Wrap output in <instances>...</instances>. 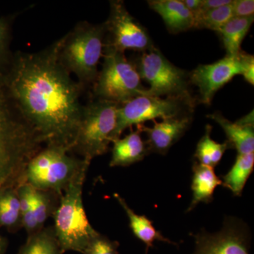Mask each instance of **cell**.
<instances>
[{
  "label": "cell",
  "mask_w": 254,
  "mask_h": 254,
  "mask_svg": "<svg viewBox=\"0 0 254 254\" xmlns=\"http://www.w3.org/2000/svg\"><path fill=\"white\" fill-rule=\"evenodd\" d=\"M58 40L36 53H14L0 75L6 93L47 145L71 152L77 133L85 91L58 57Z\"/></svg>",
  "instance_id": "obj_1"
},
{
  "label": "cell",
  "mask_w": 254,
  "mask_h": 254,
  "mask_svg": "<svg viewBox=\"0 0 254 254\" xmlns=\"http://www.w3.org/2000/svg\"><path fill=\"white\" fill-rule=\"evenodd\" d=\"M43 143L9 98L0 77V190L25 181L26 165Z\"/></svg>",
  "instance_id": "obj_2"
},
{
  "label": "cell",
  "mask_w": 254,
  "mask_h": 254,
  "mask_svg": "<svg viewBox=\"0 0 254 254\" xmlns=\"http://www.w3.org/2000/svg\"><path fill=\"white\" fill-rule=\"evenodd\" d=\"M105 36L104 22L93 24L82 21L58 40L60 64L70 74L76 76L78 83L84 90L93 86L98 77Z\"/></svg>",
  "instance_id": "obj_3"
},
{
  "label": "cell",
  "mask_w": 254,
  "mask_h": 254,
  "mask_svg": "<svg viewBox=\"0 0 254 254\" xmlns=\"http://www.w3.org/2000/svg\"><path fill=\"white\" fill-rule=\"evenodd\" d=\"M90 164H85L73 177L54 212L53 228L62 254L68 251L83 253L88 243L100 234L88 221L83 203V184Z\"/></svg>",
  "instance_id": "obj_4"
},
{
  "label": "cell",
  "mask_w": 254,
  "mask_h": 254,
  "mask_svg": "<svg viewBox=\"0 0 254 254\" xmlns=\"http://www.w3.org/2000/svg\"><path fill=\"white\" fill-rule=\"evenodd\" d=\"M119 106L113 102L94 98L83 105L71 152L90 163L96 157L105 154L112 143Z\"/></svg>",
  "instance_id": "obj_5"
},
{
  "label": "cell",
  "mask_w": 254,
  "mask_h": 254,
  "mask_svg": "<svg viewBox=\"0 0 254 254\" xmlns=\"http://www.w3.org/2000/svg\"><path fill=\"white\" fill-rule=\"evenodd\" d=\"M103 63L93 86V98L122 105L139 95L146 88L131 60L125 53L104 47Z\"/></svg>",
  "instance_id": "obj_6"
},
{
  "label": "cell",
  "mask_w": 254,
  "mask_h": 254,
  "mask_svg": "<svg viewBox=\"0 0 254 254\" xmlns=\"http://www.w3.org/2000/svg\"><path fill=\"white\" fill-rule=\"evenodd\" d=\"M86 163L90 162L69 155L64 147L47 145L28 162L25 169V182L36 190L53 192L61 196Z\"/></svg>",
  "instance_id": "obj_7"
},
{
  "label": "cell",
  "mask_w": 254,
  "mask_h": 254,
  "mask_svg": "<svg viewBox=\"0 0 254 254\" xmlns=\"http://www.w3.org/2000/svg\"><path fill=\"white\" fill-rule=\"evenodd\" d=\"M141 80L149 85L145 95L155 97L192 96L190 72L174 65L154 46L140 53L133 60Z\"/></svg>",
  "instance_id": "obj_8"
},
{
  "label": "cell",
  "mask_w": 254,
  "mask_h": 254,
  "mask_svg": "<svg viewBox=\"0 0 254 254\" xmlns=\"http://www.w3.org/2000/svg\"><path fill=\"white\" fill-rule=\"evenodd\" d=\"M197 99L189 97H155L139 95L119 106L117 123L112 143L120 138L124 131L133 125H143L157 118L166 119L194 112Z\"/></svg>",
  "instance_id": "obj_9"
},
{
  "label": "cell",
  "mask_w": 254,
  "mask_h": 254,
  "mask_svg": "<svg viewBox=\"0 0 254 254\" xmlns=\"http://www.w3.org/2000/svg\"><path fill=\"white\" fill-rule=\"evenodd\" d=\"M237 75H242L245 81L254 85V55L241 51L235 56H225L209 64H200L190 73L191 84L198 88L200 103L210 105L214 95Z\"/></svg>",
  "instance_id": "obj_10"
},
{
  "label": "cell",
  "mask_w": 254,
  "mask_h": 254,
  "mask_svg": "<svg viewBox=\"0 0 254 254\" xmlns=\"http://www.w3.org/2000/svg\"><path fill=\"white\" fill-rule=\"evenodd\" d=\"M104 47L125 53H143L155 46L144 26L133 17L121 0L110 1V14L105 21Z\"/></svg>",
  "instance_id": "obj_11"
},
{
  "label": "cell",
  "mask_w": 254,
  "mask_h": 254,
  "mask_svg": "<svg viewBox=\"0 0 254 254\" xmlns=\"http://www.w3.org/2000/svg\"><path fill=\"white\" fill-rule=\"evenodd\" d=\"M192 236L195 246L191 254H250L252 234L240 218L227 217L219 231L201 230Z\"/></svg>",
  "instance_id": "obj_12"
},
{
  "label": "cell",
  "mask_w": 254,
  "mask_h": 254,
  "mask_svg": "<svg viewBox=\"0 0 254 254\" xmlns=\"http://www.w3.org/2000/svg\"><path fill=\"white\" fill-rule=\"evenodd\" d=\"M193 113L194 112H190L163 119L160 123L153 120L152 127L138 125L137 127L141 131L146 133L145 142L150 153L166 155L171 147L188 131L193 122Z\"/></svg>",
  "instance_id": "obj_13"
},
{
  "label": "cell",
  "mask_w": 254,
  "mask_h": 254,
  "mask_svg": "<svg viewBox=\"0 0 254 254\" xmlns=\"http://www.w3.org/2000/svg\"><path fill=\"white\" fill-rule=\"evenodd\" d=\"M207 118L218 123L225 131L227 141L235 148L237 154L254 153V111L236 123L225 118L220 112L207 115Z\"/></svg>",
  "instance_id": "obj_14"
},
{
  "label": "cell",
  "mask_w": 254,
  "mask_h": 254,
  "mask_svg": "<svg viewBox=\"0 0 254 254\" xmlns=\"http://www.w3.org/2000/svg\"><path fill=\"white\" fill-rule=\"evenodd\" d=\"M148 4L161 16L170 33L177 34L193 28L194 18L182 0H150Z\"/></svg>",
  "instance_id": "obj_15"
},
{
  "label": "cell",
  "mask_w": 254,
  "mask_h": 254,
  "mask_svg": "<svg viewBox=\"0 0 254 254\" xmlns=\"http://www.w3.org/2000/svg\"><path fill=\"white\" fill-rule=\"evenodd\" d=\"M142 132L137 127L136 131H131L124 138L113 141L112 158L110 166L127 167L138 163L150 154L146 142L141 136Z\"/></svg>",
  "instance_id": "obj_16"
},
{
  "label": "cell",
  "mask_w": 254,
  "mask_h": 254,
  "mask_svg": "<svg viewBox=\"0 0 254 254\" xmlns=\"http://www.w3.org/2000/svg\"><path fill=\"white\" fill-rule=\"evenodd\" d=\"M191 190L193 193L190 204L187 213L192 211L200 203L213 201L215 189L222 185V180L217 176L214 168L193 162Z\"/></svg>",
  "instance_id": "obj_17"
},
{
  "label": "cell",
  "mask_w": 254,
  "mask_h": 254,
  "mask_svg": "<svg viewBox=\"0 0 254 254\" xmlns=\"http://www.w3.org/2000/svg\"><path fill=\"white\" fill-rule=\"evenodd\" d=\"M114 197L118 200V203L121 205L129 220V227L131 228L134 236L138 240L141 241L146 247V252L149 249L153 247V244L156 241L165 242L177 246V243L169 240L162 235L161 232L158 231L153 226V222L144 215H138L133 211L126 200L124 199L121 195L118 193H114Z\"/></svg>",
  "instance_id": "obj_18"
},
{
  "label": "cell",
  "mask_w": 254,
  "mask_h": 254,
  "mask_svg": "<svg viewBox=\"0 0 254 254\" xmlns=\"http://www.w3.org/2000/svg\"><path fill=\"white\" fill-rule=\"evenodd\" d=\"M254 16L250 17H232L218 31L222 38L226 56H235L242 51V42L250 31Z\"/></svg>",
  "instance_id": "obj_19"
},
{
  "label": "cell",
  "mask_w": 254,
  "mask_h": 254,
  "mask_svg": "<svg viewBox=\"0 0 254 254\" xmlns=\"http://www.w3.org/2000/svg\"><path fill=\"white\" fill-rule=\"evenodd\" d=\"M254 168V153L237 154L232 168L222 177V186L231 190L235 196H241Z\"/></svg>",
  "instance_id": "obj_20"
},
{
  "label": "cell",
  "mask_w": 254,
  "mask_h": 254,
  "mask_svg": "<svg viewBox=\"0 0 254 254\" xmlns=\"http://www.w3.org/2000/svg\"><path fill=\"white\" fill-rule=\"evenodd\" d=\"M11 232L22 227L17 187H8L0 190V227Z\"/></svg>",
  "instance_id": "obj_21"
},
{
  "label": "cell",
  "mask_w": 254,
  "mask_h": 254,
  "mask_svg": "<svg viewBox=\"0 0 254 254\" xmlns=\"http://www.w3.org/2000/svg\"><path fill=\"white\" fill-rule=\"evenodd\" d=\"M212 130L213 127L210 125L205 126V133L197 143L194 158L198 163L215 168L221 161L225 151L232 148L227 141L220 143L212 139Z\"/></svg>",
  "instance_id": "obj_22"
},
{
  "label": "cell",
  "mask_w": 254,
  "mask_h": 254,
  "mask_svg": "<svg viewBox=\"0 0 254 254\" xmlns=\"http://www.w3.org/2000/svg\"><path fill=\"white\" fill-rule=\"evenodd\" d=\"M18 254H63L59 242L52 227L42 228L28 235L27 241Z\"/></svg>",
  "instance_id": "obj_23"
},
{
  "label": "cell",
  "mask_w": 254,
  "mask_h": 254,
  "mask_svg": "<svg viewBox=\"0 0 254 254\" xmlns=\"http://www.w3.org/2000/svg\"><path fill=\"white\" fill-rule=\"evenodd\" d=\"M232 3L198 15L194 18L193 28L212 30L218 33L220 28L234 17Z\"/></svg>",
  "instance_id": "obj_24"
},
{
  "label": "cell",
  "mask_w": 254,
  "mask_h": 254,
  "mask_svg": "<svg viewBox=\"0 0 254 254\" xmlns=\"http://www.w3.org/2000/svg\"><path fill=\"white\" fill-rule=\"evenodd\" d=\"M17 14L6 15L0 17V75L9 67L14 53L11 52L13 23Z\"/></svg>",
  "instance_id": "obj_25"
},
{
  "label": "cell",
  "mask_w": 254,
  "mask_h": 254,
  "mask_svg": "<svg viewBox=\"0 0 254 254\" xmlns=\"http://www.w3.org/2000/svg\"><path fill=\"white\" fill-rule=\"evenodd\" d=\"M53 193V192L35 189L33 195V218L38 230L43 228L45 222L53 213L54 205L52 195Z\"/></svg>",
  "instance_id": "obj_26"
},
{
  "label": "cell",
  "mask_w": 254,
  "mask_h": 254,
  "mask_svg": "<svg viewBox=\"0 0 254 254\" xmlns=\"http://www.w3.org/2000/svg\"><path fill=\"white\" fill-rule=\"evenodd\" d=\"M119 243L99 235L86 246L82 254H118Z\"/></svg>",
  "instance_id": "obj_27"
},
{
  "label": "cell",
  "mask_w": 254,
  "mask_h": 254,
  "mask_svg": "<svg viewBox=\"0 0 254 254\" xmlns=\"http://www.w3.org/2000/svg\"><path fill=\"white\" fill-rule=\"evenodd\" d=\"M234 17L254 16V0H234L232 3Z\"/></svg>",
  "instance_id": "obj_28"
},
{
  "label": "cell",
  "mask_w": 254,
  "mask_h": 254,
  "mask_svg": "<svg viewBox=\"0 0 254 254\" xmlns=\"http://www.w3.org/2000/svg\"><path fill=\"white\" fill-rule=\"evenodd\" d=\"M232 1V0H202L199 11L196 16H194V18L202 13L221 7L225 5L231 4Z\"/></svg>",
  "instance_id": "obj_29"
},
{
  "label": "cell",
  "mask_w": 254,
  "mask_h": 254,
  "mask_svg": "<svg viewBox=\"0 0 254 254\" xmlns=\"http://www.w3.org/2000/svg\"><path fill=\"white\" fill-rule=\"evenodd\" d=\"M182 1L187 9L190 10L194 18L199 11L202 0H182Z\"/></svg>",
  "instance_id": "obj_30"
},
{
  "label": "cell",
  "mask_w": 254,
  "mask_h": 254,
  "mask_svg": "<svg viewBox=\"0 0 254 254\" xmlns=\"http://www.w3.org/2000/svg\"><path fill=\"white\" fill-rule=\"evenodd\" d=\"M8 241L0 235V254H5L7 250Z\"/></svg>",
  "instance_id": "obj_31"
}]
</instances>
